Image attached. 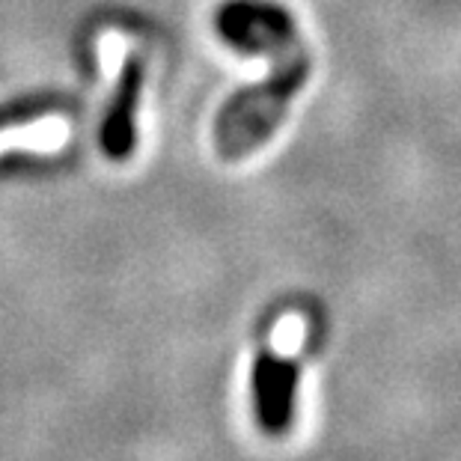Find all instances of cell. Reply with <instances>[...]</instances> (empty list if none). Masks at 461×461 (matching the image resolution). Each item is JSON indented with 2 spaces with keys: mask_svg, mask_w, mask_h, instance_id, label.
<instances>
[{
  "mask_svg": "<svg viewBox=\"0 0 461 461\" xmlns=\"http://www.w3.org/2000/svg\"><path fill=\"white\" fill-rule=\"evenodd\" d=\"M221 33L244 51L271 57V75L223 104L214 120V152L235 164L262 149L307 84L310 57L292 18L262 0H232L221 9Z\"/></svg>",
  "mask_w": 461,
  "mask_h": 461,
  "instance_id": "cell-1",
  "label": "cell"
},
{
  "mask_svg": "<svg viewBox=\"0 0 461 461\" xmlns=\"http://www.w3.org/2000/svg\"><path fill=\"white\" fill-rule=\"evenodd\" d=\"M307 339V321L298 312H289L277 321L271 333L268 348L253 372V393H257L259 426L268 435H280L289 429L292 402H295V378H298V355Z\"/></svg>",
  "mask_w": 461,
  "mask_h": 461,
  "instance_id": "cell-2",
  "label": "cell"
},
{
  "mask_svg": "<svg viewBox=\"0 0 461 461\" xmlns=\"http://www.w3.org/2000/svg\"><path fill=\"white\" fill-rule=\"evenodd\" d=\"M113 81L116 93L102 129V143L111 158H129V152L134 149V107L137 93H140V66L129 63V68L116 75Z\"/></svg>",
  "mask_w": 461,
  "mask_h": 461,
  "instance_id": "cell-3",
  "label": "cell"
},
{
  "mask_svg": "<svg viewBox=\"0 0 461 461\" xmlns=\"http://www.w3.org/2000/svg\"><path fill=\"white\" fill-rule=\"evenodd\" d=\"M68 143V122L60 116H48L27 125H9L0 131V152L24 149V152H57Z\"/></svg>",
  "mask_w": 461,
  "mask_h": 461,
  "instance_id": "cell-4",
  "label": "cell"
},
{
  "mask_svg": "<svg viewBox=\"0 0 461 461\" xmlns=\"http://www.w3.org/2000/svg\"><path fill=\"white\" fill-rule=\"evenodd\" d=\"M125 54H129V39H125L122 33H116V31H104L99 39V57H102L104 75L111 77V81L122 72Z\"/></svg>",
  "mask_w": 461,
  "mask_h": 461,
  "instance_id": "cell-5",
  "label": "cell"
}]
</instances>
